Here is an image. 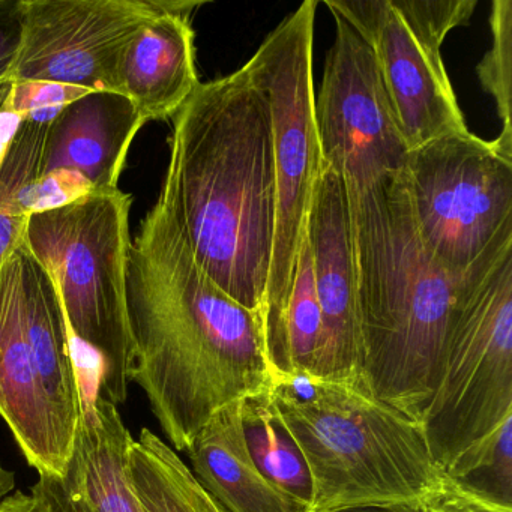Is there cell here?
Masks as SVG:
<instances>
[{"instance_id":"5b68a950","label":"cell","mask_w":512,"mask_h":512,"mask_svg":"<svg viewBox=\"0 0 512 512\" xmlns=\"http://www.w3.org/2000/svg\"><path fill=\"white\" fill-rule=\"evenodd\" d=\"M512 424V241L460 278L433 392L419 425L455 481L493 466Z\"/></svg>"},{"instance_id":"277c9868","label":"cell","mask_w":512,"mask_h":512,"mask_svg":"<svg viewBox=\"0 0 512 512\" xmlns=\"http://www.w3.org/2000/svg\"><path fill=\"white\" fill-rule=\"evenodd\" d=\"M269 398L310 473L305 512H419L448 476L419 422L374 397L362 380L283 377L272 382Z\"/></svg>"},{"instance_id":"83f0119b","label":"cell","mask_w":512,"mask_h":512,"mask_svg":"<svg viewBox=\"0 0 512 512\" xmlns=\"http://www.w3.org/2000/svg\"><path fill=\"white\" fill-rule=\"evenodd\" d=\"M25 119L17 113L10 112L0 107V169L4 167L8 155H10L11 146L19 134Z\"/></svg>"},{"instance_id":"52a82bcc","label":"cell","mask_w":512,"mask_h":512,"mask_svg":"<svg viewBox=\"0 0 512 512\" xmlns=\"http://www.w3.org/2000/svg\"><path fill=\"white\" fill-rule=\"evenodd\" d=\"M316 0L287 16L247 62L268 95L274 130V247L268 287L260 308L266 359L280 337L295 280L314 188L322 170L314 121L313 43Z\"/></svg>"},{"instance_id":"7c38bea8","label":"cell","mask_w":512,"mask_h":512,"mask_svg":"<svg viewBox=\"0 0 512 512\" xmlns=\"http://www.w3.org/2000/svg\"><path fill=\"white\" fill-rule=\"evenodd\" d=\"M307 236L322 311V340L311 376L322 380H362L349 196L343 178L328 167H322L314 188Z\"/></svg>"},{"instance_id":"ffe728a7","label":"cell","mask_w":512,"mask_h":512,"mask_svg":"<svg viewBox=\"0 0 512 512\" xmlns=\"http://www.w3.org/2000/svg\"><path fill=\"white\" fill-rule=\"evenodd\" d=\"M242 427L248 451L260 473L307 509L310 473L298 446L278 421L269 391L242 403Z\"/></svg>"},{"instance_id":"9c48e42d","label":"cell","mask_w":512,"mask_h":512,"mask_svg":"<svg viewBox=\"0 0 512 512\" xmlns=\"http://www.w3.org/2000/svg\"><path fill=\"white\" fill-rule=\"evenodd\" d=\"M370 44L407 149L469 133L442 59L446 35L472 17L475 0H325Z\"/></svg>"},{"instance_id":"ac0fdd59","label":"cell","mask_w":512,"mask_h":512,"mask_svg":"<svg viewBox=\"0 0 512 512\" xmlns=\"http://www.w3.org/2000/svg\"><path fill=\"white\" fill-rule=\"evenodd\" d=\"M244 401L218 412L194 437L185 451L191 472L227 512H305L254 464L242 427Z\"/></svg>"},{"instance_id":"3957f363","label":"cell","mask_w":512,"mask_h":512,"mask_svg":"<svg viewBox=\"0 0 512 512\" xmlns=\"http://www.w3.org/2000/svg\"><path fill=\"white\" fill-rule=\"evenodd\" d=\"M347 196L361 379L374 397L419 422L436 382L460 278L443 271L422 245L401 173Z\"/></svg>"},{"instance_id":"2e32d148","label":"cell","mask_w":512,"mask_h":512,"mask_svg":"<svg viewBox=\"0 0 512 512\" xmlns=\"http://www.w3.org/2000/svg\"><path fill=\"white\" fill-rule=\"evenodd\" d=\"M145 124L124 95L89 92L50 122L40 176L68 170L88 179L95 191L118 190L128 152Z\"/></svg>"},{"instance_id":"cb8c5ba5","label":"cell","mask_w":512,"mask_h":512,"mask_svg":"<svg viewBox=\"0 0 512 512\" xmlns=\"http://www.w3.org/2000/svg\"><path fill=\"white\" fill-rule=\"evenodd\" d=\"M95 193L88 179L76 172L58 170L29 182L22 191V203L29 215L70 205Z\"/></svg>"},{"instance_id":"4dcf8cb0","label":"cell","mask_w":512,"mask_h":512,"mask_svg":"<svg viewBox=\"0 0 512 512\" xmlns=\"http://www.w3.org/2000/svg\"><path fill=\"white\" fill-rule=\"evenodd\" d=\"M10 86V85H8ZM8 86H5V88L0 89V101H2V98L5 97V94H7Z\"/></svg>"},{"instance_id":"f1b7e54d","label":"cell","mask_w":512,"mask_h":512,"mask_svg":"<svg viewBox=\"0 0 512 512\" xmlns=\"http://www.w3.org/2000/svg\"><path fill=\"white\" fill-rule=\"evenodd\" d=\"M17 478L13 470L0 463V502L16 490Z\"/></svg>"},{"instance_id":"7402d4cb","label":"cell","mask_w":512,"mask_h":512,"mask_svg":"<svg viewBox=\"0 0 512 512\" xmlns=\"http://www.w3.org/2000/svg\"><path fill=\"white\" fill-rule=\"evenodd\" d=\"M491 34L493 44L490 52L478 65L479 80L485 91L496 101L497 115L502 121L499 137L512 140L511 122V62H512V2L494 0L491 5Z\"/></svg>"},{"instance_id":"44dd1931","label":"cell","mask_w":512,"mask_h":512,"mask_svg":"<svg viewBox=\"0 0 512 512\" xmlns=\"http://www.w3.org/2000/svg\"><path fill=\"white\" fill-rule=\"evenodd\" d=\"M49 124L28 119L20 127L10 155L0 169V271L25 242L31 215L22 203V191L40 178L41 160Z\"/></svg>"},{"instance_id":"e0dca14e","label":"cell","mask_w":512,"mask_h":512,"mask_svg":"<svg viewBox=\"0 0 512 512\" xmlns=\"http://www.w3.org/2000/svg\"><path fill=\"white\" fill-rule=\"evenodd\" d=\"M23 326L44 395L62 433L76 443L83 413V379L76 340L58 289L25 245L17 250Z\"/></svg>"},{"instance_id":"603a6c76","label":"cell","mask_w":512,"mask_h":512,"mask_svg":"<svg viewBox=\"0 0 512 512\" xmlns=\"http://www.w3.org/2000/svg\"><path fill=\"white\" fill-rule=\"evenodd\" d=\"M89 89L46 82H22L8 86L0 107L22 116L25 121L50 124L62 109L88 95Z\"/></svg>"},{"instance_id":"ba28073f","label":"cell","mask_w":512,"mask_h":512,"mask_svg":"<svg viewBox=\"0 0 512 512\" xmlns=\"http://www.w3.org/2000/svg\"><path fill=\"white\" fill-rule=\"evenodd\" d=\"M401 176L416 233L451 277L512 241V143L439 137L407 152Z\"/></svg>"},{"instance_id":"30bf717a","label":"cell","mask_w":512,"mask_h":512,"mask_svg":"<svg viewBox=\"0 0 512 512\" xmlns=\"http://www.w3.org/2000/svg\"><path fill=\"white\" fill-rule=\"evenodd\" d=\"M314 121L322 167L343 178L347 193L400 175L407 149L392 115L370 44L338 14Z\"/></svg>"},{"instance_id":"9a60e30c","label":"cell","mask_w":512,"mask_h":512,"mask_svg":"<svg viewBox=\"0 0 512 512\" xmlns=\"http://www.w3.org/2000/svg\"><path fill=\"white\" fill-rule=\"evenodd\" d=\"M161 11L125 47L118 67V94L146 124L175 118L200 85L191 13L199 2L160 0Z\"/></svg>"},{"instance_id":"d4e9b609","label":"cell","mask_w":512,"mask_h":512,"mask_svg":"<svg viewBox=\"0 0 512 512\" xmlns=\"http://www.w3.org/2000/svg\"><path fill=\"white\" fill-rule=\"evenodd\" d=\"M419 512H512V506L446 476L442 487L422 503Z\"/></svg>"},{"instance_id":"f546056e","label":"cell","mask_w":512,"mask_h":512,"mask_svg":"<svg viewBox=\"0 0 512 512\" xmlns=\"http://www.w3.org/2000/svg\"><path fill=\"white\" fill-rule=\"evenodd\" d=\"M338 512H413L406 509L380 508V506H364V508H350Z\"/></svg>"},{"instance_id":"8992f818","label":"cell","mask_w":512,"mask_h":512,"mask_svg":"<svg viewBox=\"0 0 512 512\" xmlns=\"http://www.w3.org/2000/svg\"><path fill=\"white\" fill-rule=\"evenodd\" d=\"M124 191H95L29 217L26 250L58 289L74 340L100 365V389L115 406L128 397L133 340L127 305L130 209Z\"/></svg>"},{"instance_id":"d6986e66","label":"cell","mask_w":512,"mask_h":512,"mask_svg":"<svg viewBox=\"0 0 512 512\" xmlns=\"http://www.w3.org/2000/svg\"><path fill=\"white\" fill-rule=\"evenodd\" d=\"M131 479L145 512H227L181 455L149 428L134 439Z\"/></svg>"},{"instance_id":"8fae6325","label":"cell","mask_w":512,"mask_h":512,"mask_svg":"<svg viewBox=\"0 0 512 512\" xmlns=\"http://www.w3.org/2000/svg\"><path fill=\"white\" fill-rule=\"evenodd\" d=\"M22 46L10 85L46 82L118 92V67L160 0H22Z\"/></svg>"},{"instance_id":"4fadbf2b","label":"cell","mask_w":512,"mask_h":512,"mask_svg":"<svg viewBox=\"0 0 512 512\" xmlns=\"http://www.w3.org/2000/svg\"><path fill=\"white\" fill-rule=\"evenodd\" d=\"M0 418L38 475H64L74 443L56 422L26 340L17 251L0 271Z\"/></svg>"},{"instance_id":"4316f807","label":"cell","mask_w":512,"mask_h":512,"mask_svg":"<svg viewBox=\"0 0 512 512\" xmlns=\"http://www.w3.org/2000/svg\"><path fill=\"white\" fill-rule=\"evenodd\" d=\"M0 512H52L49 503L38 491L32 488L31 493L14 491L0 502Z\"/></svg>"},{"instance_id":"484cf974","label":"cell","mask_w":512,"mask_h":512,"mask_svg":"<svg viewBox=\"0 0 512 512\" xmlns=\"http://www.w3.org/2000/svg\"><path fill=\"white\" fill-rule=\"evenodd\" d=\"M22 35V0H0V89L10 85Z\"/></svg>"},{"instance_id":"5bb4252c","label":"cell","mask_w":512,"mask_h":512,"mask_svg":"<svg viewBox=\"0 0 512 512\" xmlns=\"http://www.w3.org/2000/svg\"><path fill=\"white\" fill-rule=\"evenodd\" d=\"M134 437L100 386L83 391V413L64 475L34 490L52 512H145L131 479Z\"/></svg>"},{"instance_id":"6da1fadb","label":"cell","mask_w":512,"mask_h":512,"mask_svg":"<svg viewBox=\"0 0 512 512\" xmlns=\"http://www.w3.org/2000/svg\"><path fill=\"white\" fill-rule=\"evenodd\" d=\"M127 305L130 382L178 454L218 412L271 389L259 314L200 268L163 188L131 241Z\"/></svg>"},{"instance_id":"7a4b0ae2","label":"cell","mask_w":512,"mask_h":512,"mask_svg":"<svg viewBox=\"0 0 512 512\" xmlns=\"http://www.w3.org/2000/svg\"><path fill=\"white\" fill-rule=\"evenodd\" d=\"M161 188L200 268L260 316L274 247V130L247 64L200 83L176 113Z\"/></svg>"}]
</instances>
